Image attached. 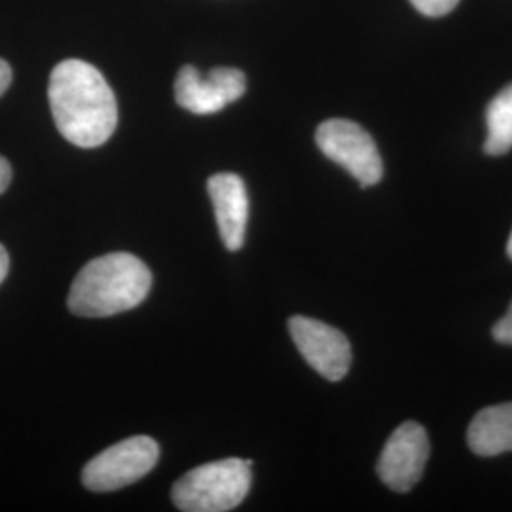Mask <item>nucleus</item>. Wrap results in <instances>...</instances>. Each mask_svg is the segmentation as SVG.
I'll list each match as a JSON object with an SVG mask.
<instances>
[{"label": "nucleus", "instance_id": "f257e3e1", "mask_svg": "<svg viewBox=\"0 0 512 512\" xmlns=\"http://www.w3.org/2000/svg\"><path fill=\"white\" fill-rule=\"evenodd\" d=\"M48 97L55 126L74 147H101L116 131V97L105 76L90 63L61 61L50 76Z\"/></svg>", "mask_w": 512, "mask_h": 512}, {"label": "nucleus", "instance_id": "f03ea898", "mask_svg": "<svg viewBox=\"0 0 512 512\" xmlns=\"http://www.w3.org/2000/svg\"><path fill=\"white\" fill-rule=\"evenodd\" d=\"M152 287L147 264L131 253L93 258L74 277L69 310L78 317H110L137 308Z\"/></svg>", "mask_w": 512, "mask_h": 512}, {"label": "nucleus", "instance_id": "7ed1b4c3", "mask_svg": "<svg viewBox=\"0 0 512 512\" xmlns=\"http://www.w3.org/2000/svg\"><path fill=\"white\" fill-rule=\"evenodd\" d=\"M251 484V461L220 459L181 476L171 490V499L184 512L232 511L247 497Z\"/></svg>", "mask_w": 512, "mask_h": 512}, {"label": "nucleus", "instance_id": "20e7f679", "mask_svg": "<svg viewBox=\"0 0 512 512\" xmlns=\"http://www.w3.org/2000/svg\"><path fill=\"white\" fill-rule=\"evenodd\" d=\"M160 459L158 442L145 435L112 444L84 467L82 482L92 492H114L147 476Z\"/></svg>", "mask_w": 512, "mask_h": 512}, {"label": "nucleus", "instance_id": "39448f33", "mask_svg": "<svg viewBox=\"0 0 512 512\" xmlns=\"http://www.w3.org/2000/svg\"><path fill=\"white\" fill-rule=\"evenodd\" d=\"M321 152L363 184L374 186L384 177V162L370 133L351 120L334 118L323 122L315 133Z\"/></svg>", "mask_w": 512, "mask_h": 512}, {"label": "nucleus", "instance_id": "423d86ee", "mask_svg": "<svg viewBox=\"0 0 512 512\" xmlns=\"http://www.w3.org/2000/svg\"><path fill=\"white\" fill-rule=\"evenodd\" d=\"M245 90V74L232 67H217L202 76L196 67L184 65L175 80V99L179 107L192 114L220 112L241 99Z\"/></svg>", "mask_w": 512, "mask_h": 512}, {"label": "nucleus", "instance_id": "0eeeda50", "mask_svg": "<svg viewBox=\"0 0 512 512\" xmlns=\"http://www.w3.org/2000/svg\"><path fill=\"white\" fill-rule=\"evenodd\" d=\"M289 332L308 365L329 382L346 378L351 366V346L346 334L304 315L289 319Z\"/></svg>", "mask_w": 512, "mask_h": 512}, {"label": "nucleus", "instance_id": "6e6552de", "mask_svg": "<svg viewBox=\"0 0 512 512\" xmlns=\"http://www.w3.org/2000/svg\"><path fill=\"white\" fill-rule=\"evenodd\" d=\"M427 431L416 421H406L385 442L378 461V475L393 492H410L423 476L429 459Z\"/></svg>", "mask_w": 512, "mask_h": 512}, {"label": "nucleus", "instance_id": "1a4fd4ad", "mask_svg": "<svg viewBox=\"0 0 512 512\" xmlns=\"http://www.w3.org/2000/svg\"><path fill=\"white\" fill-rule=\"evenodd\" d=\"M219 224L220 238L228 251H239L245 243L249 222V196L243 179L236 173H217L207 181Z\"/></svg>", "mask_w": 512, "mask_h": 512}, {"label": "nucleus", "instance_id": "9d476101", "mask_svg": "<svg viewBox=\"0 0 512 512\" xmlns=\"http://www.w3.org/2000/svg\"><path fill=\"white\" fill-rule=\"evenodd\" d=\"M467 442L476 456L482 458L512 452V403L480 410L469 425Z\"/></svg>", "mask_w": 512, "mask_h": 512}, {"label": "nucleus", "instance_id": "9b49d317", "mask_svg": "<svg viewBox=\"0 0 512 512\" xmlns=\"http://www.w3.org/2000/svg\"><path fill=\"white\" fill-rule=\"evenodd\" d=\"M488 137L484 152L490 156L507 154L512 148V84L495 95L486 109Z\"/></svg>", "mask_w": 512, "mask_h": 512}, {"label": "nucleus", "instance_id": "f8f14e48", "mask_svg": "<svg viewBox=\"0 0 512 512\" xmlns=\"http://www.w3.org/2000/svg\"><path fill=\"white\" fill-rule=\"evenodd\" d=\"M412 6L427 18H440L450 14L459 4V0H410Z\"/></svg>", "mask_w": 512, "mask_h": 512}, {"label": "nucleus", "instance_id": "ddd939ff", "mask_svg": "<svg viewBox=\"0 0 512 512\" xmlns=\"http://www.w3.org/2000/svg\"><path fill=\"white\" fill-rule=\"evenodd\" d=\"M492 334H494L495 342L512 346V302L507 313L495 323Z\"/></svg>", "mask_w": 512, "mask_h": 512}, {"label": "nucleus", "instance_id": "4468645a", "mask_svg": "<svg viewBox=\"0 0 512 512\" xmlns=\"http://www.w3.org/2000/svg\"><path fill=\"white\" fill-rule=\"evenodd\" d=\"M10 181H12V167H10L6 158L0 156V194L6 192V188L10 186Z\"/></svg>", "mask_w": 512, "mask_h": 512}, {"label": "nucleus", "instance_id": "2eb2a0df", "mask_svg": "<svg viewBox=\"0 0 512 512\" xmlns=\"http://www.w3.org/2000/svg\"><path fill=\"white\" fill-rule=\"evenodd\" d=\"M10 84H12V69L4 59H0V97L10 88Z\"/></svg>", "mask_w": 512, "mask_h": 512}, {"label": "nucleus", "instance_id": "dca6fc26", "mask_svg": "<svg viewBox=\"0 0 512 512\" xmlns=\"http://www.w3.org/2000/svg\"><path fill=\"white\" fill-rule=\"evenodd\" d=\"M8 270H10V258H8V253H6V249L0 245V283L6 279V275H8Z\"/></svg>", "mask_w": 512, "mask_h": 512}, {"label": "nucleus", "instance_id": "f3484780", "mask_svg": "<svg viewBox=\"0 0 512 512\" xmlns=\"http://www.w3.org/2000/svg\"><path fill=\"white\" fill-rule=\"evenodd\" d=\"M507 253H509V256L512 258V232L511 238H509V243H507Z\"/></svg>", "mask_w": 512, "mask_h": 512}]
</instances>
